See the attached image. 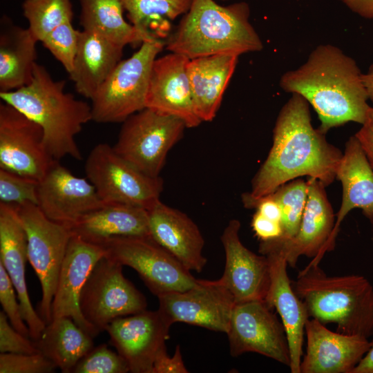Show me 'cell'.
<instances>
[{"label":"cell","instance_id":"6da1fadb","mask_svg":"<svg viewBox=\"0 0 373 373\" xmlns=\"http://www.w3.org/2000/svg\"><path fill=\"white\" fill-rule=\"evenodd\" d=\"M309 105L302 96L292 93L281 108L271 148L251 180V191L245 193L249 197L267 195L302 176L316 179L325 186L336 179L343 153L313 127Z\"/></svg>","mask_w":373,"mask_h":373},{"label":"cell","instance_id":"7a4b0ae2","mask_svg":"<svg viewBox=\"0 0 373 373\" xmlns=\"http://www.w3.org/2000/svg\"><path fill=\"white\" fill-rule=\"evenodd\" d=\"M363 74L338 47L321 44L303 64L281 76L280 86L307 100L321 122L318 128L326 134L347 122H365L371 106Z\"/></svg>","mask_w":373,"mask_h":373},{"label":"cell","instance_id":"3957f363","mask_svg":"<svg viewBox=\"0 0 373 373\" xmlns=\"http://www.w3.org/2000/svg\"><path fill=\"white\" fill-rule=\"evenodd\" d=\"M65 86L64 80H54L47 69L36 62L30 82L0 93V98L41 128L45 148L53 160L70 156L82 160L75 136L93 120L91 105L65 92Z\"/></svg>","mask_w":373,"mask_h":373},{"label":"cell","instance_id":"277c9868","mask_svg":"<svg viewBox=\"0 0 373 373\" xmlns=\"http://www.w3.org/2000/svg\"><path fill=\"white\" fill-rule=\"evenodd\" d=\"M249 17L250 8L245 1L221 6L215 0H192L167 38L166 49L189 59L260 51L263 44Z\"/></svg>","mask_w":373,"mask_h":373},{"label":"cell","instance_id":"5b68a950","mask_svg":"<svg viewBox=\"0 0 373 373\" xmlns=\"http://www.w3.org/2000/svg\"><path fill=\"white\" fill-rule=\"evenodd\" d=\"M291 285L309 318L335 323L341 333L373 335V286L365 276H328L318 265H308Z\"/></svg>","mask_w":373,"mask_h":373},{"label":"cell","instance_id":"8992f818","mask_svg":"<svg viewBox=\"0 0 373 373\" xmlns=\"http://www.w3.org/2000/svg\"><path fill=\"white\" fill-rule=\"evenodd\" d=\"M164 46L162 40L144 41L131 57L117 64L90 99L93 121L123 122L146 108L153 64Z\"/></svg>","mask_w":373,"mask_h":373},{"label":"cell","instance_id":"52a82bcc","mask_svg":"<svg viewBox=\"0 0 373 373\" xmlns=\"http://www.w3.org/2000/svg\"><path fill=\"white\" fill-rule=\"evenodd\" d=\"M16 207L27 236L28 260L41 287L37 313L47 325L52 321V303L73 233L70 227L47 218L37 204Z\"/></svg>","mask_w":373,"mask_h":373},{"label":"cell","instance_id":"ba28073f","mask_svg":"<svg viewBox=\"0 0 373 373\" xmlns=\"http://www.w3.org/2000/svg\"><path fill=\"white\" fill-rule=\"evenodd\" d=\"M87 179L105 203H122L151 209L160 200L163 180L144 173L105 143L96 145L84 166Z\"/></svg>","mask_w":373,"mask_h":373},{"label":"cell","instance_id":"9c48e42d","mask_svg":"<svg viewBox=\"0 0 373 373\" xmlns=\"http://www.w3.org/2000/svg\"><path fill=\"white\" fill-rule=\"evenodd\" d=\"M105 256L133 268L157 297L195 286L198 279L168 251L147 236H117L97 243Z\"/></svg>","mask_w":373,"mask_h":373},{"label":"cell","instance_id":"30bf717a","mask_svg":"<svg viewBox=\"0 0 373 373\" xmlns=\"http://www.w3.org/2000/svg\"><path fill=\"white\" fill-rule=\"evenodd\" d=\"M115 151L144 173L160 177L168 153L186 128L180 119L145 108L122 122Z\"/></svg>","mask_w":373,"mask_h":373},{"label":"cell","instance_id":"8fae6325","mask_svg":"<svg viewBox=\"0 0 373 373\" xmlns=\"http://www.w3.org/2000/svg\"><path fill=\"white\" fill-rule=\"evenodd\" d=\"M122 267L104 256L93 267L81 291V313L99 334L116 318L146 309L145 296L124 277Z\"/></svg>","mask_w":373,"mask_h":373},{"label":"cell","instance_id":"7c38bea8","mask_svg":"<svg viewBox=\"0 0 373 373\" xmlns=\"http://www.w3.org/2000/svg\"><path fill=\"white\" fill-rule=\"evenodd\" d=\"M272 309L265 300L235 305L227 333L232 356L254 352L290 366L286 332Z\"/></svg>","mask_w":373,"mask_h":373},{"label":"cell","instance_id":"4fadbf2b","mask_svg":"<svg viewBox=\"0 0 373 373\" xmlns=\"http://www.w3.org/2000/svg\"><path fill=\"white\" fill-rule=\"evenodd\" d=\"M57 160L46 151L41 128L21 111L0 104V169L40 180Z\"/></svg>","mask_w":373,"mask_h":373},{"label":"cell","instance_id":"5bb4252c","mask_svg":"<svg viewBox=\"0 0 373 373\" xmlns=\"http://www.w3.org/2000/svg\"><path fill=\"white\" fill-rule=\"evenodd\" d=\"M157 298L158 310L171 324L185 323L226 334L236 305L232 294L218 280H198L185 291Z\"/></svg>","mask_w":373,"mask_h":373},{"label":"cell","instance_id":"9a60e30c","mask_svg":"<svg viewBox=\"0 0 373 373\" xmlns=\"http://www.w3.org/2000/svg\"><path fill=\"white\" fill-rule=\"evenodd\" d=\"M172 324L157 309L116 318L106 327L110 343L133 373H152L157 354L166 348Z\"/></svg>","mask_w":373,"mask_h":373},{"label":"cell","instance_id":"2e32d148","mask_svg":"<svg viewBox=\"0 0 373 373\" xmlns=\"http://www.w3.org/2000/svg\"><path fill=\"white\" fill-rule=\"evenodd\" d=\"M37 206L50 220L71 227L85 214L106 203L88 180L55 161L39 180Z\"/></svg>","mask_w":373,"mask_h":373},{"label":"cell","instance_id":"e0dca14e","mask_svg":"<svg viewBox=\"0 0 373 373\" xmlns=\"http://www.w3.org/2000/svg\"><path fill=\"white\" fill-rule=\"evenodd\" d=\"M306 205L296 236L287 240L278 238L261 241L280 250L288 263L295 267L300 256L313 258L309 265H319L327 251L335 224V216L325 186L319 180L308 178Z\"/></svg>","mask_w":373,"mask_h":373},{"label":"cell","instance_id":"ac0fdd59","mask_svg":"<svg viewBox=\"0 0 373 373\" xmlns=\"http://www.w3.org/2000/svg\"><path fill=\"white\" fill-rule=\"evenodd\" d=\"M240 222L231 220L220 240L225 253L223 274L218 280L230 291L236 304L265 300L270 285V267L265 255H258L241 242Z\"/></svg>","mask_w":373,"mask_h":373},{"label":"cell","instance_id":"d6986e66","mask_svg":"<svg viewBox=\"0 0 373 373\" xmlns=\"http://www.w3.org/2000/svg\"><path fill=\"white\" fill-rule=\"evenodd\" d=\"M190 59L171 52L157 57L151 68L146 108L181 119L186 128H195L202 122L197 115L189 77Z\"/></svg>","mask_w":373,"mask_h":373},{"label":"cell","instance_id":"ffe728a7","mask_svg":"<svg viewBox=\"0 0 373 373\" xmlns=\"http://www.w3.org/2000/svg\"><path fill=\"white\" fill-rule=\"evenodd\" d=\"M105 256L103 247L73 234L60 269L52 303V319L71 318L93 338L99 333L83 317L79 308L81 291L96 263Z\"/></svg>","mask_w":373,"mask_h":373},{"label":"cell","instance_id":"44dd1931","mask_svg":"<svg viewBox=\"0 0 373 373\" xmlns=\"http://www.w3.org/2000/svg\"><path fill=\"white\" fill-rule=\"evenodd\" d=\"M305 334L300 373H352L370 346L367 338L331 331L315 318L307 321Z\"/></svg>","mask_w":373,"mask_h":373},{"label":"cell","instance_id":"7402d4cb","mask_svg":"<svg viewBox=\"0 0 373 373\" xmlns=\"http://www.w3.org/2000/svg\"><path fill=\"white\" fill-rule=\"evenodd\" d=\"M259 252L267 256L270 267V285L265 301L276 310L285 327L290 350L291 372L300 373L305 327L309 318L307 308L292 287L283 253L262 242Z\"/></svg>","mask_w":373,"mask_h":373},{"label":"cell","instance_id":"603a6c76","mask_svg":"<svg viewBox=\"0 0 373 373\" xmlns=\"http://www.w3.org/2000/svg\"><path fill=\"white\" fill-rule=\"evenodd\" d=\"M27 236L16 205L0 202V262L16 290L30 338L37 340L46 324L32 305L26 280Z\"/></svg>","mask_w":373,"mask_h":373},{"label":"cell","instance_id":"cb8c5ba5","mask_svg":"<svg viewBox=\"0 0 373 373\" xmlns=\"http://www.w3.org/2000/svg\"><path fill=\"white\" fill-rule=\"evenodd\" d=\"M148 212L150 237L189 271L201 272L207 259L197 224L184 213L160 200Z\"/></svg>","mask_w":373,"mask_h":373},{"label":"cell","instance_id":"d4e9b609","mask_svg":"<svg viewBox=\"0 0 373 373\" xmlns=\"http://www.w3.org/2000/svg\"><path fill=\"white\" fill-rule=\"evenodd\" d=\"M336 179L341 183L342 200L327 251L334 248L341 224L352 210L361 209L373 224V169L354 135L345 143Z\"/></svg>","mask_w":373,"mask_h":373},{"label":"cell","instance_id":"484cf974","mask_svg":"<svg viewBox=\"0 0 373 373\" xmlns=\"http://www.w3.org/2000/svg\"><path fill=\"white\" fill-rule=\"evenodd\" d=\"M238 56L214 55L190 59L188 77L195 111L202 122L212 121L236 70Z\"/></svg>","mask_w":373,"mask_h":373},{"label":"cell","instance_id":"4316f807","mask_svg":"<svg viewBox=\"0 0 373 373\" xmlns=\"http://www.w3.org/2000/svg\"><path fill=\"white\" fill-rule=\"evenodd\" d=\"M124 48L97 33L81 30L73 68L68 74L77 92L91 99L122 60Z\"/></svg>","mask_w":373,"mask_h":373},{"label":"cell","instance_id":"83f0119b","mask_svg":"<svg viewBox=\"0 0 373 373\" xmlns=\"http://www.w3.org/2000/svg\"><path fill=\"white\" fill-rule=\"evenodd\" d=\"M71 231L90 242L117 236L150 237L148 210L128 204L106 203L79 218Z\"/></svg>","mask_w":373,"mask_h":373},{"label":"cell","instance_id":"f1b7e54d","mask_svg":"<svg viewBox=\"0 0 373 373\" xmlns=\"http://www.w3.org/2000/svg\"><path fill=\"white\" fill-rule=\"evenodd\" d=\"M38 41L28 28L2 18L0 28V93L28 84L36 63Z\"/></svg>","mask_w":373,"mask_h":373},{"label":"cell","instance_id":"f546056e","mask_svg":"<svg viewBox=\"0 0 373 373\" xmlns=\"http://www.w3.org/2000/svg\"><path fill=\"white\" fill-rule=\"evenodd\" d=\"M93 338L70 317L52 318L33 341L39 353L63 373H72L77 363L93 347Z\"/></svg>","mask_w":373,"mask_h":373},{"label":"cell","instance_id":"4dcf8cb0","mask_svg":"<svg viewBox=\"0 0 373 373\" xmlns=\"http://www.w3.org/2000/svg\"><path fill=\"white\" fill-rule=\"evenodd\" d=\"M79 23L83 30L94 32L115 44L138 46L149 41L124 17L122 0H79Z\"/></svg>","mask_w":373,"mask_h":373},{"label":"cell","instance_id":"1f68e13d","mask_svg":"<svg viewBox=\"0 0 373 373\" xmlns=\"http://www.w3.org/2000/svg\"><path fill=\"white\" fill-rule=\"evenodd\" d=\"M131 23L149 41L171 35L172 21L189 10L192 0H122Z\"/></svg>","mask_w":373,"mask_h":373},{"label":"cell","instance_id":"d6a6232c","mask_svg":"<svg viewBox=\"0 0 373 373\" xmlns=\"http://www.w3.org/2000/svg\"><path fill=\"white\" fill-rule=\"evenodd\" d=\"M28 30L40 41L57 26L72 21L70 0H25L22 5Z\"/></svg>","mask_w":373,"mask_h":373},{"label":"cell","instance_id":"836d02e7","mask_svg":"<svg viewBox=\"0 0 373 373\" xmlns=\"http://www.w3.org/2000/svg\"><path fill=\"white\" fill-rule=\"evenodd\" d=\"M307 182L296 178L279 186L271 195L281 210L282 236L278 239L287 240L298 232L306 205Z\"/></svg>","mask_w":373,"mask_h":373},{"label":"cell","instance_id":"e575fe53","mask_svg":"<svg viewBox=\"0 0 373 373\" xmlns=\"http://www.w3.org/2000/svg\"><path fill=\"white\" fill-rule=\"evenodd\" d=\"M80 32L69 21L55 28L41 41L68 74L73 68Z\"/></svg>","mask_w":373,"mask_h":373},{"label":"cell","instance_id":"d590c367","mask_svg":"<svg viewBox=\"0 0 373 373\" xmlns=\"http://www.w3.org/2000/svg\"><path fill=\"white\" fill-rule=\"evenodd\" d=\"M39 180L0 169V200L20 205L32 203L37 205Z\"/></svg>","mask_w":373,"mask_h":373},{"label":"cell","instance_id":"8d00e7d4","mask_svg":"<svg viewBox=\"0 0 373 373\" xmlns=\"http://www.w3.org/2000/svg\"><path fill=\"white\" fill-rule=\"evenodd\" d=\"M130 372L125 359L111 350L107 344L93 347L75 365L72 373H126Z\"/></svg>","mask_w":373,"mask_h":373},{"label":"cell","instance_id":"74e56055","mask_svg":"<svg viewBox=\"0 0 373 373\" xmlns=\"http://www.w3.org/2000/svg\"><path fill=\"white\" fill-rule=\"evenodd\" d=\"M56 365L41 353L0 354V373H50Z\"/></svg>","mask_w":373,"mask_h":373},{"label":"cell","instance_id":"f35d334b","mask_svg":"<svg viewBox=\"0 0 373 373\" xmlns=\"http://www.w3.org/2000/svg\"><path fill=\"white\" fill-rule=\"evenodd\" d=\"M16 290L4 267L0 262V302L3 311L12 326L23 335L30 338V332L23 318Z\"/></svg>","mask_w":373,"mask_h":373},{"label":"cell","instance_id":"ab89813d","mask_svg":"<svg viewBox=\"0 0 373 373\" xmlns=\"http://www.w3.org/2000/svg\"><path fill=\"white\" fill-rule=\"evenodd\" d=\"M0 352L32 354L39 353L34 341L10 324L4 312H0Z\"/></svg>","mask_w":373,"mask_h":373},{"label":"cell","instance_id":"60d3db41","mask_svg":"<svg viewBox=\"0 0 373 373\" xmlns=\"http://www.w3.org/2000/svg\"><path fill=\"white\" fill-rule=\"evenodd\" d=\"M189 372L182 359L180 346L178 345L173 355L170 357L166 348L163 349L156 356L152 373H187Z\"/></svg>","mask_w":373,"mask_h":373},{"label":"cell","instance_id":"b9f144b4","mask_svg":"<svg viewBox=\"0 0 373 373\" xmlns=\"http://www.w3.org/2000/svg\"><path fill=\"white\" fill-rule=\"evenodd\" d=\"M251 227L256 236L261 241L278 238L283 233L280 222L269 219L258 211L253 216Z\"/></svg>","mask_w":373,"mask_h":373},{"label":"cell","instance_id":"7bdbcfd3","mask_svg":"<svg viewBox=\"0 0 373 373\" xmlns=\"http://www.w3.org/2000/svg\"><path fill=\"white\" fill-rule=\"evenodd\" d=\"M373 169V106H371L365 122L354 134Z\"/></svg>","mask_w":373,"mask_h":373},{"label":"cell","instance_id":"ee69618b","mask_svg":"<svg viewBox=\"0 0 373 373\" xmlns=\"http://www.w3.org/2000/svg\"><path fill=\"white\" fill-rule=\"evenodd\" d=\"M350 10L360 17L373 19V0H341Z\"/></svg>","mask_w":373,"mask_h":373},{"label":"cell","instance_id":"f6af8a7d","mask_svg":"<svg viewBox=\"0 0 373 373\" xmlns=\"http://www.w3.org/2000/svg\"><path fill=\"white\" fill-rule=\"evenodd\" d=\"M352 373H373V340L370 341L369 350Z\"/></svg>","mask_w":373,"mask_h":373},{"label":"cell","instance_id":"bcb514c9","mask_svg":"<svg viewBox=\"0 0 373 373\" xmlns=\"http://www.w3.org/2000/svg\"><path fill=\"white\" fill-rule=\"evenodd\" d=\"M363 79L367 90L369 100L373 104V64L363 74Z\"/></svg>","mask_w":373,"mask_h":373},{"label":"cell","instance_id":"7dc6e473","mask_svg":"<svg viewBox=\"0 0 373 373\" xmlns=\"http://www.w3.org/2000/svg\"><path fill=\"white\" fill-rule=\"evenodd\" d=\"M219 1H228V0H219Z\"/></svg>","mask_w":373,"mask_h":373}]
</instances>
